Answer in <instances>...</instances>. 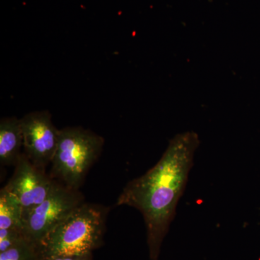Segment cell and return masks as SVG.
I'll use <instances>...</instances> for the list:
<instances>
[{
    "mask_svg": "<svg viewBox=\"0 0 260 260\" xmlns=\"http://www.w3.org/2000/svg\"><path fill=\"white\" fill-rule=\"evenodd\" d=\"M199 145L198 135L193 132L176 135L159 161L130 181L118 198L117 206L132 207L143 215L150 260H158Z\"/></svg>",
    "mask_w": 260,
    "mask_h": 260,
    "instance_id": "cell-1",
    "label": "cell"
},
{
    "mask_svg": "<svg viewBox=\"0 0 260 260\" xmlns=\"http://www.w3.org/2000/svg\"><path fill=\"white\" fill-rule=\"evenodd\" d=\"M109 208L83 203L53 229L39 246L42 256L93 254L104 244Z\"/></svg>",
    "mask_w": 260,
    "mask_h": 260,
    "instance_id": "cell-2",
    "label": "cell"
},
{
    "mask_svg": "<svg viewBox=\"0 0 260 260\" xmlns=\"http://www.w3.org/2000/svg\"><path fill=\"white\" fill-rule=\"evenodd\" d=\"M104 143L102 137L80 126L59 130L57 148L51 164V177L67 187L79 190L102 153Z\"/></svg>",
    "mask_w": 260,
    "mask_h": 260,
    "instance_id": "cell-3",
    "label": "cell"
},
{
    "mask_svg": "<svg viewBox=\"0 0 260 260\" xmlns=\"http://www.w3.org/2000/svg\"><path fill=\"white\" fill-rule=\"evenodd\" d=\"M85 203L79 190L59 183L55 190L40 205L23 213L22 223L25 237L38 246L72 212Z\"/></svg>",
    "mask_w": 260,
    "mask_h": 260,
    "instance_id": "cell-4",
    "label": "cell"
},
{
    "mask_svg": "<svg viewBox=\"0 0 260 260\" xmlns=\"http://www.w3.org/2000/svg\"><path fill=\"white\" fill-rule=\"evenodd\" d=\"M14 167L13 176L3 188L18 200L23 213L40 205L59 185V182L46 170L36 167L24 153Z\"/></svg>",
    "mask_w": 260,
    "mask_h": 260,
    "instance_id": "cell-5",
    "label": "cell"
},
{
    "mask_svg": "<svg viewBox=\"0 0 260 260\" xmlns=\"http://www.w3.org/2000/svg\"><path fill=\"white\" fill-rule=\"evenodd\" d=\"M23 136V153L32 164L46 170L51 164L59 140L56 129L47 111L30 113L20 119Z\"/></svg>",
    "mask_w": 260,
    "mask_h": 260,
    "instance_id": "cell-6",
    "label": "cell"
},
{
    "mask_svg": "<svg viewBox=\"0 0 260 260\" xmlns=\"http://www.w3.org/2000/svg\"><path fill=\"white\" fill-rule=\"evenodd\" d=\"M23 136L20 119L3 118L0 121V164L15 166L23 153Z\"/></svg>",
    "mask_w": 260,
    "mask_h": 260,
    "instance_id": "cell-7",
    "label": "cell"
},
{
    "mask_svg": "<svg viewBox=\"0 0 260 260\" xmlns=\"http://www.w3.org/2000/svg\"><path fill=\"white\" fill-rule=\"evenodd\" d=\"M23 209L18 200L2 188L0 191V230H23ZM24 233V232H23Z\"/></svg>",
    "mask_w": 260,
    "mask_h": 260,
    "instance_id": "cell-8",
    "label": "cell"
},
{
    "mask_svg": "<svg viewBox=\"0 0 260 260\" xmlns=\"http://www.w3.org/2000/svg\"><path fill=\"white\" fill-rule=\"evenodd\" d=\"M41 257L39 246L27 238L8 250L0 252V260H40Z\"/></svg>",
    "mask_w": 260,
    "mask_h": 260,
    "instance_id": "cell-9",
    "label": "cell"
},
{
    "mask_svg": "<svg viewBox=\"0 0 260 260\" xmlns=\"http://www.w3.org/2000/svg\"><path fill=\"white\" fill-rule=\"evenodd\" d=\"M40 260H93V254L78 256H42Z\"/></svg>",
    "mask_w": 260,
    "mask_h": 260,
    "instance_id": "cell-10",
    "label": "cell"
}]
</instances>
